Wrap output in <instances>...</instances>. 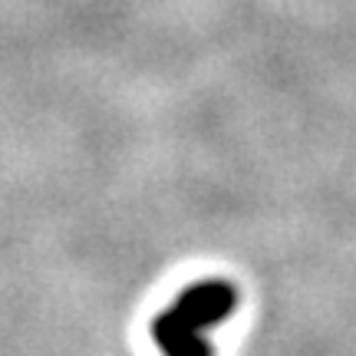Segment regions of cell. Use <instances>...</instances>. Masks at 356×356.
<instances>
[{
	"label": "cell",
	"mask_w": 356,
	"mask_h": 356,
	"mask_svg": "<svg viewBox=\"0 0 356 356\" xmlns=\"http://www.w3.org/2000/svg\"><path fill=\"white\" fill-rule=\"evenodd\" d=\"M234 287L225 280L195 284L155 320V340L165 356H211L208 330L234 310Z\"/></svg>",
	"instance_id": "1"
}]
</instances>
